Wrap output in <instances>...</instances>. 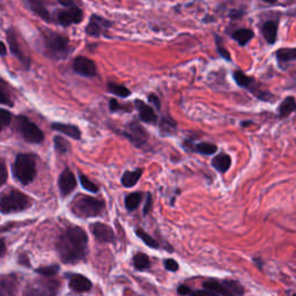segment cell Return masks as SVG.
Masks as SVG:
<instances>
[{"label":"cell","mask_w":296,"mask_h":296,"mask_svg":"<svg viewBox=\"0 0 296 296\" xmlns=\"http://www.w3.org/2000/svg\"><path fill=\"white\" fill-rule=\"evenodd\" d=\"M88 236L80 227H69L60 234L56 243L57 251L65 264H76L87 255Z\"/></svg>","instance_id":"cell-1"},{"label":"cell","mask_w":296,"mask_h":296,"mask_svg":"<svg viewBox=\"0 0 296 296\" xmlns=\"http://www.w3.org/2000/svg\"><path fill=\"white\" fill-rule=\"evenodd\" d=\"M13 176L22 185H28L35 180L37 174L36 156L34 154L22 153L15 158L12 167Z\"/></svg>","instance_id":"cell-2"},{"label":"cell","mask_w":296,"mask_h":296,"mask_svg":"<svg viewBox=\"0 0 296 296\" xmlns=\"http://www.w3.org/2000/svg\"><path fill=\"white\" fill-rule=\"evenodd\" d=\"M104 201L96 199L89 196L79 195L71 202L70 208L74 215L81 217V219H88V217L99 216L104 211Z\"/></svg>","instance_id":"cell-3"},{"label":"cell","mask_w":296,"mask_h":296,"mask_svg":"<svg viewBox=\"0 0 296 296\" xmlns=\"http://www.w3.org/2000/svg\"><path fill=\"white\" fill-rule=\"evenodd\" d=\"M43 41H44L46 56L50 58L59 60L66 58L70 55V41L64 35L52 30H45L43 33Z\"/></svg>","instance_id":"cell-4"},{"label":"cell","mask_w":296,"mask_h":296,"mask_svg":"<svg viewBox=\"0 0 296 296\" xmlns=\"http://www.w3.org/2000/svg\"><path fill=\"white\" fill-rule=\"evenodd\" d=\"M31 206V199L15 189L3 192L0 199V211L2 214L22 212Z\"/></svg>","instance_id":"cell-5"},{"label":"cell","mask_w":296,"mask_h":296,"mask_svg":"<svg viewBox=\"0 0 296 296\" xmlns=\"http://www.w3.org/2000/svg\"><path fill=\"white\" fill-rule=\"evenodd\" d=\"M59 290V281L51 277H43L28 285L22 296H56Z\"/></svg>","instance_id":"cell-6"},{"label":"cell","mask_w":296,"mask_h":296,"mask_svg":"<svg viewBox=\"0 0 296 296\" xmlns=\"http://www.w3.org/2000/svg\"><path fill=\"white\" fill-rule=\"evenodd\" d=\"M15 127L27 142L30 144H40L44 140V134L40 127L36 124L31 122L24 116H16L15 118Z\"/></svg>","instance_id":"cell-7"},{"label":"cell","mask_w":296,"mask_h":296,"mask_svg":"<svg viewBox=\"0 0 296 296\" xmlns=\"http://www.w3.org/2000/svg\"><path fill=\"white\" fill-rule=\"evenodd\" d=\"M116 132H118L120 135H123V137L128 139V140H130L134 146H137V147L144 146L148 140L147 132L145 131V128L141 125H139L137 120H133V122L127 124L125 130H120Z\"/></svg>","instance_id":"cell-8"},{"label":"cell","mask_w":296,"mask_h":296,"mask_svg":"<svg viewBox=\"0 0 296 296\" xmlns=\"http://www.w3.org/2000/svg\"><path fill=\"white\" fill-rule=\"evenodd\" d=\"M84 19V12L79 7L73 6L70 8L58 10L56 15V20L60 26L69 27L71 24L80 23Z\"/></svg>","instance_id":"cell-9"},{"label":"cell","mask_w":296,"mask_h":296,"mask_svg":"<svg viewBox=\"0 0 296 296\" xmlns=\"http://www.w3.org/2000/svg\"><path fill=\"white\" fill-rule=\"evenodd\" d=\"M111 26V21L106 20L104 17L98 15V14H93L91 19H89L87 27H86V33H87L88 36L99 37L104 34Z\"/></svg>","instance_id":"cell-10"},{"label":"cell","mask_w":296,"mask_h":296,"mask_svg":"<svg viewBox=\"0 0 296 296\" xmlns=\"http://www.w3.org/2000/svg\"><path fill=\"white\" fill-rule=\"evenodd\" d=\"M6 36H7V42H8V45H9L10 53H12L13 56L16 57L17 60L22 64L24 69L29 70L30 69V60L27 56H24L22 50H21L19 42H17L15 31H14L12 28H9V29H7Z\"/></svg>","instance_id":"cell-11"},{"label":"cell","mask_w":296,"mask_h":296,"mask_svg":"<svg viewBox=\"0 0 296 296\" xmlns=\"http://www.w3.org/2000/svg\"><path fill=\"white\" fill-rule=\"evenodd\" d=\"M73 71L79 76L93 78L96 76V65L92 59L79 56L73 60Z\"/></svg>","instance_id":"cell-12"},{"label":"cell","mask_w":296,"mask_h":296,"mask_svg":"<svg viewBox=\"0 0 296 296\" xmlns=\"http://www.w3.org/2000/svg\"><path fill=\"white\" fill-rule=\"evenodd\" d=\"M91 230L96 241L101 242V243H113L116 240L115 233L111 229V227H109L108 224L95 222L91 224Z\"/></svg>","instance_id":"cell-13"},{"label":"cell","mask_w":296,"mask_h":296,"mask_svg":"<svg viewBox=\"0 0 296 296\" xmlns=\"http://www.w3.org/2000/svg\"><path fill=\"white\" fill-rule=\"evenodd\" d=\"M58 185L60 194H62L63 197H66V196L71 195L73 192L74 189L77 187V180L74 174L70 169H65L59 176L58 180Z\"/></svg>","instance_id":"cell-14"},{"label":"cell","mask_w":296,"mask_h":296,"mask_svg":"<svg viewBox=\"0 0 296 296\" xmlns=\"http://www.w3.org/2000/svg\"><path fill=\"white\" fill-rule=\"evenodd\" d=\"M19 280L14 274H6L0 280V296H16Z\"/></svg>","instance_id":"cell-15"},{"label":"cell","mask_w":296,"mask_h":296,"mask_svg":"<svg viewBox=\"0 0 296 296\" xmlns=\"http://www.w3.org/2000/svg\"><path fill=\"white\" fill-rule=\"evenodd\" d=\"M70 288L76 293H87L92 290L93 284L83 274H71L69 278Z\"/></svg>","instance_id":"cell-16"},{"label":"cell","mask_w":296,"mask_h":296,"mask_svg":"<svg viewBox=\"0 0 296 296\" xmlns=\"http://www.w3.org/2000/svg\"><path fill=\"white\" fill-rule=\"evenodd\" d=\"M137 110L139 111V118H140L144 123L148 124H155L158 120V116L154 111V109L152 108L149 104H146L141 99H135L134 102Z\"/></svg>","instance_id":"cell-17"},{"label":"cell","mask_w":296,"mask_h":296,"mask_svg":"<svg viewBox=\"0 0 296 296\" xmlns=\"http://www.w3.org/2000/svg\"><path fill=\"white\" fill-rule=\"evenodd\" d=\"M202 287H204V290L211 291L219 296H235L233 292L230 291L229 285H228L227 280H223V281L207 280L202 284Z\"/></svg>","instance_id":"cell-18"},{"label":"cell","mask_w":296,"mask_h":296,"mask_svg":"<svg viewBox=\"0 0 296 296\" xmlns=\"http://www.w3.org/2000/svg\"><path fill=\"white\" fill-rule=\"evenodd\" d=\"M51 127L53 130L60 132V133L67 135V137L79 140L81 138L80 128L73 124H64V123H53Z\"/></svg>","instance_id":"cell-19"},{"label":"cell","mask_w":296,"mask_h":296,"mask_svg":"<svg viewBox=\"0 0 296 296\" xmlns=\"http://www.w3.org/2000/svg\"><path fill=\"white\" fill-rule=\"evenodd\" d=\"M29 8L33 10V12L43 19L44 21H51V17H50L49 10L46 8L44 0H26Z\"/></svg>","instance_id":"cell-20"},{"label":"cell","mask_w":296,"mask_h":296,"mask_svg":"<svg viewBox=\"0 0 296 296\" xmlns=\"http://www.w3.org/2000/svg\"><path fill=\"white\" fill-rule=\"evenodd\" d=\"M263 35L264 38H265L267 43L270 44H274L277 41V35H278V22L277 21H266L263 26Z\"/></svg>","instance_id":"cell-21"},{"label":"cell","mask_w":296,"mask_h":296,"mask_svg":"<svg viewBox=\"0 0 296 296\" xmlns=\"http://www.w3.org/2000/svg\"><path fill=\"white\" fill-rule=\"evenodd\" d=\"M231 159L229 155L227 154H219L212 160V166L220 173H226V171L230 168Z\"/></svg>","instance_id":"cell-22"},{"label":"cell","mask_w":296,"mask_h":296,"mask_svg":"<svg viewBox=\"0 0 296 296\" xmlns=\"http://www.w3.org/2000/svg\"><path fill=\"white\" fill-rule=\"evenodd\" d=\"M142 175V170L141 169H135L133 171H125L122 176V184L125 188H132L134 187L135 184L138 183V181L140 180Z\"/></svg>","instance_id":"cell-23"},{"label":"cell","mask_w":296,"mask_h":296,"mask_svg":"<svg viewBox=\"0 0 296 296\" xmlns=\"http://www.w3.org/2000/svg\"><path fill=\"white\" fill-rule=\"evenodd\" d=\"M231 36H233L234 40L236 41L238 44L244 46V45H247L248 43L252 40V38H254L255 34L251 29L243 28V29H238L236 31H234Z\"/></svg>","instance_id":"cell-24"},{"label":"cell","mask_w":296,"mask_h":296,"mask_svg":"<svg viewBox=\"0 0 296 296\" xmlns=\"http://www.w3.org/2000/svg\"><path fill=\"white\" fill-rule=\"evenodd\" d=\"M234 79L236 81V84L241 87H244L249 89V91H254V86H255V80L252 78L248 77L247 74H244L242 71H235L234 72Z\"/></svg>","instance_id":"cell-25"},{"label":"cell","mask_w":296,"mask_h":296,"mask_svg":"<svg viewBox=\"0 0 296 296\" xmlns=\"http://www.w3.org/2000/svg\"><path fill=\"white\" fill-rule=\"evenodd\" d=\"M294 111H296V101L293 96H288L279 106V115L280 117H287Z\"/></svg>","instance_id":"cell-26"},{"label":"cell","mask_w":296,"mask_h":296,"mask_svg":"<svg viewBox=\"0 0 296 296\" xmlns=\"http://www.w3.org/2000/svg\"><path fill=\"white\" fill-rule=\"evenodd\" d=\"M176 130V123L170 117H163L161 123H160V131H161L162 135H171Z\"/></svg>","instance_id":"cell-27"},{"label":"cell","mask_w":296,"mask_h":296,"mask_svg":"<svg viewBox=\"0 0 296 296\" xmlns=\"http://www.w3.org/2000/svg\"><path fill=\"white\" fill-rule=\"evenodd\" d=\"M195 151L204 155H213L215 154L217 151V146L212 144V142H200V144L195 145L194 151L192 152Z\"/></svg>","instance_id":"cell-28"},{"label":"cell","mask_w":296,"mask_h":296,"mask_svg":"<svg viewBox=\"0 0 296 296\" xmlns=\"http://www.w3.org/2000/svg\"><path fill=\"white\" fill-rule=\"evenodd\" d=\"M280 63H287L296 59V48L294 49H279L276 53Z\"/></svg>","instance_id":"cell-29"},{"label":"cell","mask_w":296,"mask_h":296,"mask_svg":"<svg viewBox=\"0 0 296 296\" xmlns=\"http://www.w3.org/2000/svg\"><path fill=\"white\" fill-rule=\"evenodd\" d=\"M135 235H137V236L140 238V240L144 242L146 245H148L149 248L158 249L160 247L158 241L154 240V238H153L151 235H148L144 229H141V228H138V229H135Z\"/></svg>","instance_id":"cell-30"},{"label":"cell","mask_w":296,"mask_h":296,"mask_svg":"<svg viewBox=\"0 0 296 296\" xmlns=\"http://www.w3.org/2000/svg\"><path fill=\"white\" fill-rule=\"evenodd\" d=\"M141 199H142V194H140V192H133V194L127 195L125 198L126 208L128 211H134V209L139 206V204H140Z\"/></svg>","instance_id":"cell-31"},{"label":"cell","mask_w":296,"mask_h":296,"mask_svg":"<svg viewBox=\"0 0 296 296\" xmlns=\"http://www.w3.org/2000/svg\"><path fill=\"white\" fill-rule=\"evenodd\" d=\"M133 265L135 270L145 271L151 265V262H149L148 256H146L145 254H137L133 257Z\"/></svg>","instance_id":"cell-32"},{"label":"cell","mask_w":296,"mask_h":296,"mask_svg":"<svg viewBox=\"0 0 296 296\" xmlns=\"http://www.w3.org/2000/svg\"><path fill=\"white\" fill-rule=\"evenodd\" d=\"M108 91L118 98H127L131 94V92L126 87L116 83H108Z\"/></svg>","instance_id":"cell-33"},{"label":"cell","mask_w":296,"mask_h":296,"mask_svg":"<svg viewBox=\"0 0 296 296\" xmlns=\"http://www.w3.org/2000/svg\"><path fill=\"white\" fill-rule=\"evenodd\" d=\"M53 142H55V149L58 154H66L70 151V142L65 138L60 137V135H56L55 139H53Z\"/></svg>","instance_id":"cell-34"},{"label":"cell","mask_w":296,"mask_h":296,"mask_svg":"<svg viewBox=\"0 0 296 296\" xmlns=\"http://www.w3.org/2000/svg\"><path fill=\"white\" fill-rule=\"evenodd\" d=\"M59 266L53 264V265H48V266H42L40 269H36V272L41 274L42 277H53L56 273H58Z\"/></svg>","instance_id":"cell-35"},{"label":"cell","mask_w":296,"mask_h":296,"mask_svg":"<svg viewBox=\"0 0 296 296\" xmlns=\"http://www.w3.org/2000/svg\"><path fill=\"white\" fill-rule=\"evenodd\" d=\"M80 182H81V185H83V188L85 190H87L89 192H93V194H96V192H99V187L96 185L95 183H93V182L89 180L87 176H85V175L80 174Z\"/></svg>","instance_id":"cell-36"},{"label":"cell","mask_w":296,"mask_h":296,"mask_svg":"<svg viewBox=\"0 0 296 296\" xmlns=\"http://www.w3.org/2000/svg\"><path fill=\"white\" fill-rule=\"evenodd\" d=\"M1 87H0V103H1L2 105H9L12 106L13 105V102L12 99H10V96L8 93L6 91V87H5V83L1 80Z\"/></svg>","instance_id":"cell-37"},{"label":"cell","mask_w":296,"mask_h":296,"mask_svg":"<svg viewBox=\"0 0 296 296\" xmlns=\"http://www.w3.org/2000/svg\"><path fill=\"white\" fill-rule=\"evenodd\" d=\"M12 122V113H10L8 110L1 109L0 110V124H1V128L7 127Z\"/></svg>","instance_id":"cell-38"},{"label":"cell","mask_w":296,"mask_h":296,"mask_svg":"<svg viewBox=\"0 0 296 296\" xmlns=\"http://www.w3.org/2000/svg\"><path fill=\"white\" fill-rule=\"evenodd\" d=\"M215 41H216L215 42L216 50H217V52L220 53V56L226 60H230V55H229V52H228L226 50V48H224V46L222 45V40H221L219 36H215Z\"/></svg>","instance_id":"cell-39"},{"label":"cell","mask_w":296,"mask_h":296,"mask_svg":"<svg viewBox=\"0 0 296 296\" xmlns=\"http://www.w3.org/2000/svg\"><path fill=\"white\" fill-rule=\"evenodd\" d=\"M165 269L167 271H170V272H176V271H178V267H180V265H178V263L176 262V260L174 259H166L165 260Z\"/></svg>","instance_id":"cell-40"},{"label":"cell","mask_w":296,"mask_h":296,"mask_svg":"<svg viewBox=\"0 0 296 296\" xmlns=\"http://www.w3.org/2000/svg\"><path fill=\"white\" fill-rule=\"evenodd\" d=\"M109 108H110V111L112 112H116V111H119V110H123V105L119 104L118 101H117L116 99H111L109 102Z\"/></svg>","instance_id":"cell-41"},{"label":"cell","mask_w":296,"mask_h":296,"mask_svg":"<svg viewBox=\"0 0 296 296\" xmlns=\"http://www.w3.org/2000/svg\"><path fill=\"white\" fill-rule=\"evenodd\" d=\"M189 296H219L215 293H213L211 291H207V290H204V291H192L191 294Z\"/></svg>","instance_id":"cell-42"},{"label":"cell","mask_w":296,"mask_h":296,"mask_svg":"<svg viewBox=\"0 0 296 296\" xmlns=\"http://www.w3.org/2000/svg\"><path fill=\"white\" fill-rule=\"evenodd\" d=\"M0 184L3 185L7 181V168L5 162L1 161V167H0Z\"/></svg>","instance_id":"cell-43"},{"label":"cell","mask_w":296,"mask_h":296,"mask_svg":"<svg viewBox=\"0 0 296 296\" xmlns=\"http://www.w3.org/2000/svg\"><path fill=\"white\" fill-rule=\"evenodd\" d=\"M148 101L151 102L152 104L154 105L155 108L158 109V110H159L160 108H161V102H160V99H159L156 95H154V94H151V95H149V96H148Z\"/></svg>","instance_id":"cell-44"},{"label":"cell","mask_w":296,"mask_h":296,"mask_svg":"<svg viewBox=\"0 0 296 296\" xmlns=\"http://www.w3.org/2000/svg\"><path fill=\"white\" fill-rule=\"evenodd\" d=\"M152 202H153L152 196H151V194H148L147 195V200H146V205H145V208H144V215H147V214L151 212Z\"/></svg>","instance_id":"cell-45"},{"label":"cell","mask_w":296,"mask_h":296,"mask_svg":"<svg viewBox=\"0 0 296 296\" xmlns=\"http://www.w3.org/2000/svg\"><path fill=\"white\" fill-rule=\"evenodd\" d=\"M177 292H178V294H180V295L187 296V295H190L192 291H191V290H190V288H189L188 286H184V285H182V286H180V287H178V290H177Z\"/></svg>","instance_id":"cell-46"},{"label":"cell","mask_w":296,"mask_h":296,"mask_svg":"<svg viewBox=\"0 0 296 296\" xmlns=\"http://www.w3.org/2000/svg\"><path fill=\"white\" fill-rule=\"evenodd\" d=\"M58 2L60 5H63L64 7H73V0H58Z\"/></svg>","instance_id":"cell-47"},{"label":"cell","mask_w":296,"mask_h":296,"mask_svg":"<svg viewBox=\"0 0 296 296\" xmlns=\"http://www.w3.org/2000/svg\"><path fill=\"white\" fill-rule=\"evenodd\" d=\"M1 249H0V257H3V255H5L6 252V245H5V241H3V238H1Z\"/></svg>","instance_id":"cell-48"},{"label":"cell","mask_w":296,"mask_h":296,"mask_svg":"<svg viewBox=\"0 0 296 296\" xmlns=\"http://www.w3.org/2000/svg\"><path fill=\"white\" fill-rule=\"evenodd\" d=\"M19 263L20 264H23V265H30L29 260H28V258H27L26 256H21L20 259H19Z\"/></svg>","instance_id":"cell-49"},{"label":"cell","mask_w":296,"mask_h":296,"mask_svg":"<svg viewBox=\"0 0 296 296\" xmlns=\"http://www.w3.org/2000/svg\"><path fill=\"white\" fill-rule=\"evenodd\" d=\"M241 15H242V13L241 12H237V10H236V12H235V10H233V12L230 13V16L231 17H240Z\"/></svg>","instance_id":"cell-50"},{"label":"cell","mask_w":296,"mask_h":296,"mask_svg":"<svg viewBox=\"0 0 296 296\" xmlns=\"http://www.w3.org/2000/svg\"><path fill=\"white\" fill-rule=\"evenodd\" d=\"M6 55V48H5V44H2V52H1V56L3 57Z\"/></svg>","instance_id":"cell-51"},{"label":"cell","mask_w":296,"mask_h":296,"mask_svg":"<svg viewBox=\"0 0 296 296\" xmlns=\"http://www.w3.org/2000/svg\"><path fill=\"white\" fill-rule=\"evenodd\" d=\"M264 1L267 2V3H274L277 1V0H264Z\"/></svg>","instance_id":"cell-52"},{"label":"cell","mask_w":296,"mask_h":296,"mask_svg":"<svg viewBox=\"0 0 296 296\" xmlns=\"http://www.w3.org/2000/svg\"><path fill=\"white\" fill-rule=\"evenodd\" d=\"M293 296H296V294H294V295H293Z\"/></svg>","instance_id":"cell-53"}]
</instances>
